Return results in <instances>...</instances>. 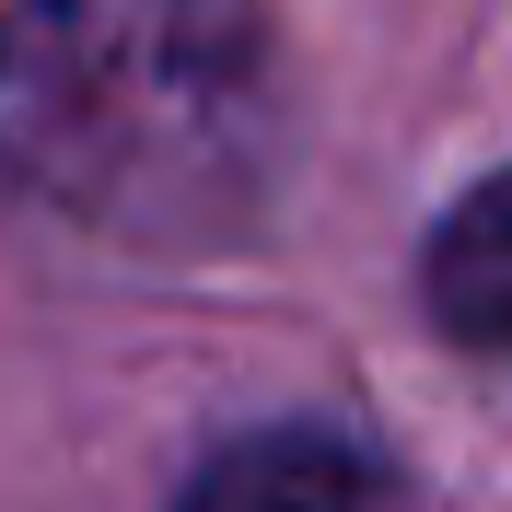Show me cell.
Wrapping results in <instances>:
<instances>
[{
    "instance_id": "obj_1",
    "label": "cell",
    "mask_w": 512,
    "mask_h": 512,
    "mask_svg": "<svg viewBox=\"0 0 512 512\" xmlns=\"http://www.w3.org/2000/svg\"><path fill=\"white\" fill-rule=\"evenodd\" d=\"M291 82L256 0H0V210L222 245L268 210Z\"/></svg>"
},
{
    "instance_id": "obj_2",
    "label": "cell",
    "mask_w": 512,
    "mask_h": 512,
    "mask_svg": "<svg viewBox=\"0 0 512 512\" xmlns=\"http://www.w3.org/2000/svg\"><path fill=\"white\" fill-rule=\"evenodd\" d=\"M384 501L396 489L350 431H256L175 489V512H384Z\"/></svg>"
},
{
    "instance_id": "obj_3",
    "label": "cell",
    "mask_w": 512,
    "mask_h": 512,
    "mask_svg": "<svg viewBox=\"0 0 512 512\" xmlns=\"http://www.w3.org/2000/svg\"><path fill=\"white\" fill-rule=\"evenodd\" d=\"M419 291H431V315L466 338V350L512 361V175L466 187L431 222V256H419Z\"/></svg>"
}]
</instances>
